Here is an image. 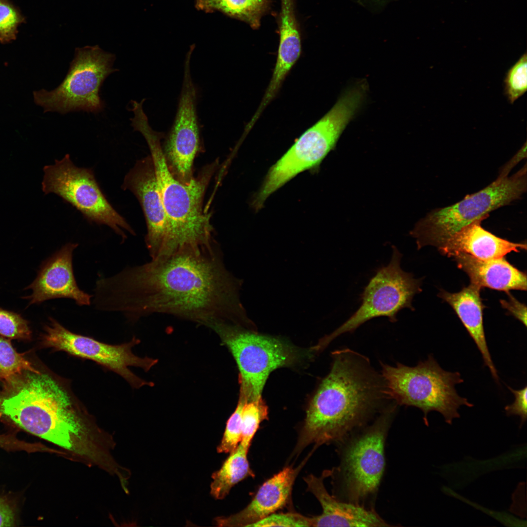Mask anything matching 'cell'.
<instances>
[{"label":"cell","instance_id":"obj_11","mask_svg":"<svg viewBox=\"0 0 527 527\" xmlns=\"http://www.w3.org/2000/svg\"><path fill=\"white\" fill-rule=\"evenodd\" d=\"M402 254L392 246L389 263L379 268L370 279L361 295L359 308L333 332L324 337L315 346L324 348L334 339L345 333H352L366 322L379 317H387L395 323L398 313L404 308L414 310V295L421 291V281L400 266Z\"/></svg>","mask_w":527,"mask_h":527},{"label":"cell","instance_id":"obj_12","mask_svg":"<svg viewBox=\"0 0 527 527\" xmlns=\"http://www.w3.org/2000/svg\"><path fill=\"white\" fill-rule=\"evenodd\" d=\"M42 189L45 194L54 193L71 204L90 222L105 224L111 228L123 240L126 238L122 229L132 235L135 233L125 219L108 201L90 168L79 167L69 154L55 163L46 165Z\"/></svg>","mask_w":527,"mask_h":527},{"label":"cell","instance_id":"obj_4","mask_svg":"<svg viewBox=\"0 0 527 527\" xmlns=\"http://www.w3.org/2000/svg\"><path fill=\"white\" fill-rule=\"evenodd\" d=\"M139 131L150 151L166 215L168 230L166 255L181 250L213 248L217 244L211 223L212 214L203 205L207 186L218 168V160L206 165L190 183H182L167 165L161 144L164 134L154 130L148 123L142 125Z\"/></svg>","mask_w":527,"mask_h":527},{"label":"cell","instance_id":"obj_13","mask_svg":"<svg viewBox=\"0 0 527 527\" xmlns=\"http://www.w3.org/2000/svg\"><path fill=\"white\" fill-rule=\"evenodd\" d=\"M140 342L139 339L134 337L128 343L118 345L107 344L73 333L52 318H49L41 336V345L43 347L93 361L120 375L135 388L145 385L152 386L153 383L139 378L131 371L129 366L140 367L147 371L157 362L156 359L141 358L133 353L132 347Z\"/></svg>","mask_w":527,"mask_h":527},{"label":"cell","instance_id":"obj_21","mask_svg":"<svg viewBox=\"0 0 527 527\" xmlns=\"http://www.w3.org/2000/svg\"><path fill=\"white\" fill-rule=\"evenodd\" d=\"M481 288L470 283L458 292L442 291L439 296L454 309L481 353L484 365L488 367L493 379L498 383L497 371L488 349L483 325L484 306L480 297Z\"/></svg>","mask_w":527,"mask_h":527},{"label":"cell","instance_id":"obj_22","mask_svg":"<svg viewBox=\"0 0 527 527\" xmlns=\"http://www.w3.org/2000/svg\"><path fill=\"white\" fill-rule=\"evenodd\" d=\"M248 449L239 443L220 469L213 473L210 493L214 498L223 499L236 484L247 477L254 476L247 457Z\"/></svg>","mask_w":527,"mask_h":527},{"label":"cell","instance_id":"obj_18","mask_svg":"<svg viewBox=\"0 0 527 527\" xmlns=\"http://www.w3.org/2000/svg\"><path fill=\"white\" fill-rule=\"evenodd\" d=\"M300 469L284 468L260 486L245 508L228 517L215 518V524L219 527H250L281 509L289 500Z\"/></svg>","mask_w":527,"mask_h":527},{"label":"cell","instance_id":"obj_34","mask_svg":"<svg viewBox=\"0 0 527 527\" xmlns=\"http://www.w3.org/2000/svg\"><path fill=\"white\" fill-rule=\"evenodd\" d=\"M526 150L527 144L526 142L524 145L521 147V148L516 154V155L511 159V160L508 162L502 168L499 177H505L507 176L508 173H509L510 170L513 168V167L522 159L526 157Z\"/></svg>","mask_w":527,"mask_h":527},{"label":"cell","instance_id":"obj_5","mask_svg":"<svg viewBox=\"0 0 527 527\" xmlns=\"http://www.w3.org/2000/svg\"><path fill=\"white\" fill-rule=\"evenodd\" d=\"M397 406L394 403L385 407L370 425L339 443L340 464L330 476L336 481L341 500L367 507L366 503L376 496L385 468V440Z\"/></svg>","mask_w":527,"mask_h":527},{"label":"cell","instance_id":"obj_9","mask_svg":"<svg viewBox=\"0 0 527 527\" xmlns=\"http://www.w3.org/2000/svg\"><path fill=\"white\" fill-rule=\"evenodd\" d=\"M526 164L508 177H498L486 187L449 206L429 213L415 225L410 234L418 248L440 247L461 228L472 222L487 218L489 213L519 199L527 190Z\"/></svg>","mask_w":527,"mask_h":527},{"label":"cell","instance_id":"obj_33","mask_svg":"<svg viewBox=\"0 0 527 527\" xmlns=\"http://www.w3.org/2000/svg\"><path fill=\"white\" fill-rule=\"evenodd\" d=\"M15 515L7 503L0 497V527L14 526Z\"/></svg>","mask_w":527,"mask_h":527},{"label":"cell","instance_id":"obj_23","mask_svg":"<svg viewBox=\"0 0 527 527\" xmlns=\"http://www.w3.org/2000/svg\"><path fill=\"white\" fill-rule=\"evenodd\" d=\"M195 6L205 12L219 11L242 20L254 29L259 28L262 17L270 10V0H196Z\"/></svg>","mask_w":527,"mask_h":527},{"label":"cell","instance_id":"obj_17","mask_svg":"<svg viewBox=\"0 0 527 527\" xmlns=\"http://www.w3.org/2000/svg\"><path fill=\"white\" fill-rule=\"evenodd\" d=\"M329 470L320 477L313 474L304 478L307 490L320 502L322 513L311 518L312 527H390L373 508H367L337 499L326 490L324 479L330 476Z\"/></svg>","mask_w":527,"mask_h":527},{"label":"cell","instance_id":"obj_8","mask_svg":"<svg viewBox=\"0 0 527 527\" xmlns=\"http://www.w3.org/2000/svg\"><path fill=\"white\" fill-rule=\"evenodd\" d=\"M229 349L239 371L240 395L245 401L259 400L270 373L300 363L309 354L285 340L259 333L241 325L219 322L210 327Z\"/></svg>","mask_w":527,"mask_h":527},{"label":"cell","instance_id":"obj_28","mask_svg":"<svg viewBox=\"0 0 527 527\" xmlns=\"http://www.w3.org/2000/svg\"><path fill=\"white\" fill-rule=\"evenodd\" d=\"M0 336L27 340L31 338V332L27 321L20 315L0 308Z\"/></svg>","mask_w":527,"mask_h":527},{"label":"cell","instance_id":"obj_7","mask_svg":"<svg viewBox=\"0 0 527 527\" xmlns=\"http://www.w3.org/2000/svg\"><path fill=\"white\" fill-rule=\"evenodd\" d=\"M380 364L388 398L397 405L421 409L426 426H428L427 415L431 411L440 413L445 422L451 425L454 419L460 417L458 410L461 405L473 406L466 398L459 396L455 388L464 382L460 373L444 370L432 355L414 366L401 363L395 366Z\"/></svg>","mask_w":527,"mask_h":527},{"label":"cell","instance_id":"obj_25","mask_svg":"<svg viewBox=\"0 0 527 527\" xmlns=\"http://www.w3.org/2000/svg\"><path fill=\"white\" fill-rule=\"evenodd\" d=\"M268 407L262 398L257 400L244 402L242 411V438L240 444L249 449L260 423L268 419Z\"/></svg>","mask_w":527,"mask_h":527},{"label":"cell","instance_id":"obj_29","mask_svg":"<svg viewBox=\"0 0 527 527\" xmlns=\"http://www.w3.org/2000/svg\"><path fill=\"white\" fill-rule=\"evenodd\" d=\"M250 527H312L311 518L296 513H273Z\"/></svg>","mask_w":527,"mask_h":527},{"label":"cell","instance_id":"obj_31","mask_svg":"<svg viewBox=\"0 0 527 527\" xmlns=\"http://www.w3.org/2000/svg\"><path fill=\"white\" fill-rule=\"evenodd\" d=\"M507 387L514 394L515 400L512 404L506 405L505 409L507 416L517 415L520 417L521 427L526 422L527 418V387L526 385L519 390L513 389L509 386Z\"/></svg>","mask_w":527,"mask_h":527},{"label":"cell","instance_id":"obj_24","mask_svg":"<svg viewBox=\"0 0 527 527\" xmlns=\"http://www.w3.org/2000/svg\"><path fill=\"white\" fill-rule=\"evenodd\" d=\"M27 371L39 370L18 353L10 341L0 336V380L7 384Z\"/></svg>","mask_w":527,"mask_h":527},{"label":"cell","instance_id":"obj_20","mask_svg":"<svg viewBox=\"0 0 527 527\" xmlns=\"http://www.w3.org/2000/svg\"><path fill=\"white\" fill-rule=\"evenodd\" d=\"M454 258L458 267L465 271L471 284L480 287L508 292L527 290V275L504 257L482 260L458 253Z\"/></svg>","mask_w":527,"mask_h":527},{"label":"cell","instance_id":"obj_10","mask_svg":"<svg viewBox=\"0 0 527 527\" xmlns=\"http://www.w3.org/2000/svg\"><path fill=\"white\" fill-rule=\"evenodd\" d=\"M115 60L114 54L98 45L76 48L63 81L53 90L35 91V103L44 112H101L105 104L100 95L101 88L110 74L118 71L113 67Z\"/></svg>","mask_w":527,"mask_h":527},{"label":"cell","instance_id":"obj_26","mask_svg":"<svg viewBox=\"0 0 527 527\" xmlns=\"http://www.w3.org/2000/svg\"><path fill=\"white\" fill-rule=\"evenodd\" d=\"M504 94L512 104L527 89V56L524 54L508 70L504 81Z\"/></svg>","mask_w":527,"mask_h":527},{"label":"cell","instance_id":"obj_1","mask_svg":"<svg viewBox=\"0 0 527 527\" xmlns=\"http://www.w3.org/2000/svg\"><path fill=\"white\" fill-rule=\"evenodd\" d=\"M243 283L226 269L218 246L181 250L99 279L94 303L132 321L160 313L209 327L225 322L253 328L240 300Z\"/></svg>","mask_w":527,"mask_h":527},{"label":"cell","instance_id":"obj_14","mask_svg":"<svg viewBox=\"0 0 527 527\" xmlns=\"http://www.w3.org/2000/svg\"><path fill=\"white\" fill-rule=\"evenodd\" d=\"M192 52L184 61L182 87L176 116L166 138L164 157L172 175L188 184L192 179V166L200 147V129L197 113V91L190 72Z\"/></svg>","mask_w":527,"mask_h":527},{"label":"cell","instance_id":"obj_19","mask_svg":"<svg viewBox=\"0 0 527 527\" xmlns=\"http://www.w3.org/2000/svg\"><path fill=\"white\" fill-rule=\"evenodd\" d=\"M483 220L466 225L439 247L441 253L452 257L464 253L476 259L486 260L504 257L512 252L526 250V243H515L498 237L484 229Z\"/></svg>","mask_w":527,"mask_h":527},{"label":"cell","instance_id":"obj_27","mask_svg":"<svg viewBox=\"0 0 527 527\" xmlns=\"http://www.w3.org/2000/svg\"><path fill=\"white\" fill-rule=\"evenodd\" d=\"M245 400L240 397L237 407L227 421L221 443L217 448L219 453H231L238 446L242 438V411Z\"/></svg>","mask_w":527,"mask_h":527},{"label":"cell","instance_id":"obj_16","mask_svg":"<svg viewBox=\"0 0 527 527\" xmlns=\"http://www.w3.org/2000/svg\"><path fill=\"white\" fill-rule=\"evenodd\" d=\"M76 243L63 245L45 261L35 281L27 287L32 291L27 297L30 304L55 298H69L79 305H89L92 296L78 286L74 275L72 259Z\"/></svg>","mask_w":527,"mask_h":527},{"label":"cell","instance_id":"obj_32","mask_svg":"<svg viewBox=\"0 0 527 527\" xmlns=\"http://www.w3.org/2000/svg\"><path fill=\"white\" fill-rule=\"evenodd\" d=\"M502 306L507 309L514 317L527 326V307L511 295L508 301L501 300Z\"/></svg>","mask_w":527,"mask_h":527},{"label":"cell","instance_id":"obj_6","mask_svg":"<svg viewBox=\"0 0 527 527\" xmlns=\"http://www.w3.org/2000/svg\"><path fill=\"white\" fill-rule=\"evenodd\" d=\"M366 91V86L361 82L349 88L324 117L302 134L270 168L255 200L257 209L296 175L322 162L334 148L363 101Z\"/></svg>","mask_w":527,"mask_h":527},{"label":"cell","instance_id":"obj_30","mask_svg":"<svg viewBox=\"0 0 527 527\" xmlns=\"http://www.w3.org/2000/svg\"><path fill=\"white\" fill-rule=\"evenodd\" d=\"M20 19L9 4L0 0V41L8 42L16 37L17 27Z\"/></svg>","mask_w":527,"mask_h":527},{"label":"cell","instance_id":"obj_15","mask_svg":"<svg viewBox=\"0 0 527 527\" xmlns=\"http://www.w3.org/2000/svg\"><path fill=\"white\" fill-rule=\"evenodd\" d=\"M121 187L133 193L141 204L147 226L145 242L151 259L167 254L168 226L151 155L136 162Z\"/></svg>","mask_w":527,"mask_h":527},{"label":"cell","instance_id":"obj_35","mask_svg":"<svg viewBox=\"0 0 527 527\" xmlns=\"http://www.w3.org/2000/svg\"><path fill=\"white\" fill-rule=\"evenodd\" d=\"M370 1L372 4L378 6H383L387 2L390 0H367Z\"/></svg>","mask_w":527,"mask_h":527},{"label":"cell","instance_id":"obj_2","mask_svg":"<svg viewBox=\"0 0 527 527\" xmlns=\"http://www.w3.org/2000/svg\"><path fill=\"white\" fill-rule=\"evenodd\" d=\"M0 412L28 432L100 466L110 455L109 436L71 390L53 374L27 371L6 384Z\"/></svg>","mask_w":527,"mask_h":527},{"label":"cell","instance_id":"obj_3","mask_svg":"<svg viewBox=\"0 0 527 527\" xmlns=\"http://www.w3.org/2000/svg\"><path fill=\"white\" fill-rule=\"evenodd\" d=\"M332 358L329 372L308 404L295 454L311 444L317 447L340 443L364 426L388 398L381 375L366 357L343 348Z\"/></svg>","mask_w":527,"mask_h":527}]
</instances>
